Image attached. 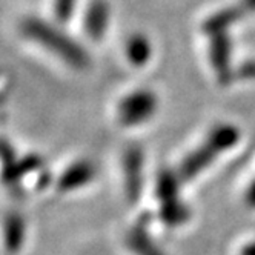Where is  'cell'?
<instances>
[{
    "mask_svg": "<svg viewBox=\"0 0 255 255\" xmlns=\"http://www.w3.org/2000/svg\"><path fill=\"white\" fill-rule=\"evenodd\" d=\"M17 34L26 45L48 52L71 68L83 69L89 63L86 51L76 40L42 17L25 15L17 25Z\"/></svg>",
    "mask_w": 255,
    "mask_h": 255,
    "instance_id": "cell-1",
    "label": "cell"
},
{
    "mask_svg": "<svg viewBox=\"0 0 255 255\" xmlns=\"http://www.w3.org/2000/svg\"><path fill=\"white\" fill-rule=\"evenodd\" d=\"M237 138H239V131L234 126L215 128L203 146L185 160L183 166H181L183 178H192L195 174L203 171L208 166V163H211L222 151L231 148L237 141Z\"/></svg>",
    "mask_w": 255,
    "mask_h": 255,
    "instance_id": "cell-2",
    "label": "cell"
},
{
    "mask_svg": "<svg viewBox=\"0 0 255 255\" xmlns=\"http://www.w3.org/2000/svg\"><path fill=\"white\" fill-rule=\"evenodd\" d=\"M28 240L26 218L19 211H5L0 214V248L6 255L23 252Z\"/></svg>",
    "mask_w": 255,
    "mask_h": 255,
    "instance_id": "cell-3",
    "label": "cell"
},
{
    "mask_svg": "<svg viewBox=\"0 0 255 255\" xmlns=\"http://www.w3.org/2000/svg\"><path fill=\"white\" fill-rule=\"evenodd\" d=\"M157 100L155 96L149 91H137L131 96L122 100L119 106V114L123 125H138L146 122L155 111Z\"/></svg>",
    "mask_w": 255,
    "mask_h": 255,
    "instance_id": "cell-4",
    "label": "cell"
},
{
    "mask_svg": "<svg viewBox=\"0 0 255 255\" xmlns=\"http://www.w3.org/2000/svg\"><path fill=\"white\" fill-rule=\"evenodd\" d=\"M158 195L161 198V217L171 225H178L188 218V209L177 197V181L171 174H161L158 180Z\"/></svg>",
    "mask_w": 255,
    "mask_h": 255,
    "instance_id": "cell-5",
    "label": "cell"
},
{
    "mask_svg": "<svg viewBox=\"0 0 255 255\" xmlns=\"http://www.w3.org/2000/svg\"><path fill=\"white\" fill-rule=\"evenodd\" d=\"M96 177V168L91 161L79 160L71 163V165L60 174L57 180V189L60 192H71L76 191Z\"/></svg>",
    "mask_w": 255,
    "mask_h": 255,
    "instance_id": "cell-6",
    "label": "cell"
},
{
    "mask_svg": "<svg viewBox=\"0 0 255 255\" xmlns=\"http://www.w3.org/2000/svg\"><path fill=\"white\" fill-rule=\"evenodd\" d=\"M141 168H143V157L141 151L132 148L125 155V175H126V189L128 197L131 202L140 195L141 188Z\"/></svg>",
    "mask_w": 255,
    "mask_h": 255,
    "instance_id": "cell-7",
    "label": "cell"
},
{
    "mask_svg": "<svg viewBox=\"0 0 255 255\" xmlns=\"http://www.w3.org/2000/svg\"><path fill=\"white\" fill-rule=\"evenodd\" d=\"M108 20H109V12L106 3L102 2V0H96V2L91 3V6L86 9L85 14L83 25L86 34L94 40L102 39L106 32Z\"/></svg>",
    "mask_w": 255,
    "mask_h": 255,
    "instance_id": "cell-8",
    "label": "cell"
},
{
    "mask_svg": "<svg viewBox=\"0 0 255 255\" xmlns=\"http://www.w3.org/2000/svg\"><path fill=\"white\" fill-rule=\"evenodd\" d=\"M129 246L137 255H163L149 240V237L144 234L143 229L137 228L129 237Z\"/></svg>",
    "mask_w": 255,
    "mask_h": 255,
    "instance_id": "cell-9",
    "label": "cell"
},
{
    "mask_svg": "<svg viewBox=\"0 0 255 255\" xmlns=\"http://www.w3.org/2000/svg\"><path fill=\"white\" fill-rule=\"evenodd\" d=\"M128 56H129V59L137 65L144 63L151 56L149 42L144 37H141V35H135V37H132L129 43H128Z\"/></svg>",
    "mask_w": 255,
    "mask_h": 255,
    "instance_id": "cell-10",
    "label": "cell"
},
{
    "mask_svg": "<svg viewBox=\"0 0 255 255\" xmlns=\"http://www.w3.org/2000/svg\"><path fill=\"white\" fill-rule=\"evenodd\" d=\"M76 0H54V15L57 22H68L74 11Z\"/></svg>",
    "mask_w": 255,
    "mask_h": 255,
    "instance_id": "cell-11",
    "label": "cell"
},
{
    "mask_svg": "<svg viewBox=\"0 0 255 255\" xmlns=\"http://www.w3.org/2000/svg\"><path fill=\"white\" fill-rule=\"evenodd\" d=\"M242 76H245V77H255V63L245 65L242 68Z\"/></svg>",
    "mask_w": 255,
    "mask_h": 255,
    "instance_id": "cell-12",
    "label": "cell"
},
{
    "mask_svg": "<svg viewBox=\"0 0 255 255\" xmlns=\"http://www.w3.org/2000/svg\"><path fill=\"white\" fill-rule=\"evenodd\" d=\"M248 203L255 206V181L251 185L249 191H248Z\"/></svg>",
    "mask_w": 255,
    "mask_h": 255,
    "instance_id": "cell-13",
    "label": "cell"
},
{
    "mask_svg": "<svg viewBox=\"0 0 255 255\" xmlns=\"http://www.w3.org/2000/svg\"><path fill=\"white\" fill-rule=\"evenodd\" d=\"M242 255H255V242L246 245V246L242 249Z\"/></svg>",
    "mask_w": 255,
    "mask_h": 255,
    "instance_id": "cell-14",
    "label": "cell"
}]
</instances>
